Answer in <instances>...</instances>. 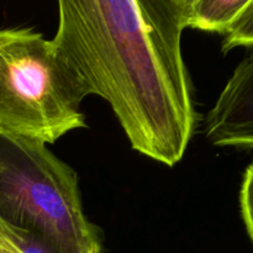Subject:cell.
<instances>
[{
    "instance_id": "1",
    "label": "cell",
    "mask_w": 253,
    "mask_h": 253,
    "mask_svg": "<svg viewBox=\"0 0 253 253\" xmlns=\"http://www.w3.org/2000/svg\"><path fill=\"white\" fill-rule=\"evenodd\" d=\"M184 30V0H61L52 39L86 95L110 104L131 147L168 167L197 125Z\"/></svg>"
},
{
    "instance_id": "2",
    "label": "cell",
    "mask_w": 253,
    "mask_h": 253,
    "mask_svg": "<svg viewBox=\"0 0 253 253\" xmlns=\"http://www.w3.org/2000/svg\"><path fill=\"white\" fill-rule=\"evenodd\" d=\"M81 78L53 40L0 29V133L52 145L85 127Z\"/></svg>"
},
{
    "instance_id": "3",
    "label": "cell",
    "mask_w": 253,
    "mask_h": 253,
    "mask_svg": "<svg viewBox=\"0 0 253 253\" xmlns=\"http://www.w3.org/2000/svg\"><path fill=\"white\" fill-rule=\"evenodd\" d=\"M0 216L58 253H89L99 229L83 210L76 170L47 145L0 133Z\"/></svg>"
},
{
    "instance_id": "4",
    "label": "cell",
    "mask_w": 253,
    "mask_h": 253,
    "mask_svg": "<svg viewBox=\"0 0 253 253\" xmlns=\"http://www.w3.org/2000/svg\"><path fill=\"white\" fill-rule=\"evenodd\" d=\"M204 133L214 146L253 148V51L236 67L208 113Z\"/></svg>"
},
{
    "instance_id": "5",
    "label": "cell",
    "mask_w": 253,
    "mask_h": 253,
    "mask_svg": "<svg viewBox=\"0 0 253 253\" xmlns=\"http://www.w3.org/2000/svg\"><path fill=\"white\" fill-rule=\"evenodd\" d=\"M250 0H184L185 27L227 34Z\"/></svg>"
},
{
    "instance_id": "6",
    "label": "cell",
    "mask_w": 253,
    "mask_h": 253,
    "mask_svg": "<svg viewBox=\"0 0 253 253\" xmlns=\"http://www.w3.org/2000/svg\"><path fill=\"white\" fill-rule=\"evenodd\" d=\"M0 253H58L44 240L0 216Z\"/></svg>"
},
{
    "instance_id": "7",
    "label": "cell",
    "mask_w": 253,
    "mask_h": 253,
    "mask_svg": "<svg viewBox=\"0 0 253 253\" xmlns=\"http://www.w3.org/2000/svg\"><path fill=\"white\" fill-rule=\"evenodd\" d=\"M240 46H253V0H250L249 5L230 27L222 42V52L227 53Z\"/></svg>"
},
{
    "instance_id": "8",
    "label": "cell",
    "mask_w": 253,
    "mask_h": 253,
    "mask_svg": "<svg viewBox=\"0 0 253 253\" xmlns=\"http://www.w3.org/2000/svg\"><path fill=\"white\" fill-rule=\"evenodd\" d=\"M240 207L247 234L253 244V162L247 167L244 174L240 192Z\"/></svg>"
},
{
    "instance_id": "9",
    "label": "cell",
    "mask_w": 253,
    "mask_h": 253,
    "mask_svg": "<svg viewBox=\"0 0 253 253\" xmlns=\"http://www.w3.org/2000/svg\"><path fill=\"white\" fill-rule=\"evenodd\" d=\"M89 253H100V245H95V246L89 251Z\"/></svg>"
}]
</instances>
